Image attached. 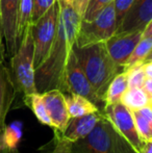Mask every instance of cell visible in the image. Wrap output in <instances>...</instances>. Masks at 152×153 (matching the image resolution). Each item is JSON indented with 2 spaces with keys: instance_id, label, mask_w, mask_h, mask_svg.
Listing matches in <instances>:
<instances>
[{
  "instance_id": "6da1fadb",
  "label": "cell",
  "mask_w": 152,
  "mask_h": 153,
  "mask_svg": "<svg viewBox=\"0 0 152 153\" xmlns=\"http://www.w3.org/2000/svg\"><path fill=\"white\" fill-rule=\"evenodd\" d=\"M59 6V24L48 57L36 69V87L38 93H45L53 89L65 94V68L70 52L75 44L80 17L67 2L57 0Z\"/></svg>"
},
{
  "instance_id": "7a4b0ae2",
  "label": "cell",
  "mask_w": 152,
  "mask_h": 153,
  "mask_svg": "<svg viewBox=\"0 0 152 153\" xmlns=\"http://www.w3.org/2000/svg\"><path fill=\"white\" fill-rule=\"evenodd\" d=\"M73 49L96 95L104 103V95L110 81L117 74L123 72V68L116 64L110 56L104 43H97L81 48L74 44Z\"/></svg>"
},
{
  "instance_id": "3957f363",
  "label": "cell",
  "mask_w": 152,
  "mask_h": 153,
  "mask_svg": "<svg viewBox=\"0 0 152 153\" xmlns=\"http://www.w3.org/2000/svg\"><path fill=\"white\" fill-rule=\"evenodd\" d=\"M104 116L85 137L74 142L71 153H136Z\"/></svg>"
},
{
  "instance_id": "277c9868",
  "label": "cell",
  "mask_w": 152,
  "mask_h": 153,
  "mask_svg": "<svg viewBox=\"0 0 152 153\" xmlns=\"http://www.w3.org/2000/svg\"><path fill=\"white\" fill-rule=\"evenodd\" d=\"M35 45H33L31 24L27 27L17 51L10 59V76L17 93H21L23 98L38 93L36 87Z\"/></svg>"
},
{
  "instance_id": "5b68a950",
  "label": "cell",
  "mask_w": 152,
  "mask_h": 153,
  "mask_svg": "<svg viewBox=\"0 0 152 153\" xmlns=\"http://www.w3.org/2000/svg\"><path fill=\"white\" fill-rule=\"evenodd\" d=\"M117 28L115 2L108 5L93 20H81L77 31L75 46L78 48L105 43L112 36H114Z\"/></svg>"
},
{
  "instance_id": "8992f818",
  "label": "cell",
  "mask_w": 152,
  "mask_h": 153,
  "mask_svg": "<svg viewBox=\"0 0 152 153\" xmlns=\"http://www.w3.org/2000/svg\"><path fill=\"white\" fill-rule=\"evenodd\" d=\"M59 6L55 3L41 17L36 23L31 24L33 45H35V69L39 68L48 57L53 41L56 36L59 24Z\"/></svg>"
},
{
  "instance_id": "52a82bcc",
  "label": "cell",
  "mask_w": 152,
  "mask_h": 153,
  "mask_svg": "<svg viewBox=\"0 0 152 153\" xmlns=\"http://www.w3.org/2000/svg\"><path fill=\"white\" fill-rule=\"evenodd\" d=\"M102 111L108 121L112 123L116 130L136 151L140 152L144 145V142L141 140L136 130L132 111L122 102L104 105Z\"/></svg>"
},
{
  "instance_id": "ba28073f",
  "label": "cell",
  "mask_w": 152,
  "mask_h": 153,
  "mask_svg": "<svg viewBox=\"0 0 152 153\" xmlns=\"http://www.w3.org/2000/svg\"><path fill=\"white\" fill-rule=\"evenodd\" d=\"M65 85L66 94L72 93V94L83 96L89 100H91L98 107L101 104L104 105V103L96 95L91 82L87 79L85 73L83 72L82 68H81L80 64L77 59L75 52H74V49H72V51L70 52L67 64H66ZM102 109H103V106H102Z\"/></svg>"
},
{
  "instance_id": "9c48e42d",
  "label": "cell",
  "mask_w": 152,
  "mask_h": 153,
  "mask_svg": "<svg viewBox=\"0 0 152 153\" xmlns=\"http://www.w3.org/2000/svg\"><path fill=\"white\" fill-rule=\"evenodd\" d=\"M152 20V0H134L121 20L115 33L142 31Z\"/></svg>"
},
{
  "instance_id": "30bf717a",
  "label": "cell",
  "mask_w": 152,
  "mask_h": 153,
  "mask_svg": "<svg viewBox=\"0 0 152 153\" xmlns=\"http://www.w3.org/2000/svg\"><path fill=\"white\" fill-rule=\"evenodd\" d=\"M20 0H0V19L1 31L6 45V50L10 55L17 51L18 41V15Z\"/></svg>"
},
{
  "instance_id": "8fae6325",
  "label": "cell",
  "mask_w": 152,
  "mask_h": 153,
  "mask_svg": "<svg viewBox=\"0 0 152 153\" xmlns=\"http://www.w3.org/2000/svg\"><path fill=\"white\" fill-rule=\"evenodd\" d=\"M142 38V31H134L130 33H115L104 44L110 56L124 70L126 61Z\"/></svg>"
},
{
  "instance_id": "7c38bea8",
  "label": "cell",
  "mask_w": 152,
  "mask_h": 153,
  "mask_svg": "<svg viewBox=\"0 0 152 153\" xmlns=\"http://www.w3.org/2000/svg\"><path fill=\"white\" fill-rule=\"evenodd\" d=\"M42 96L51 120L52 128L64 131L70 120L65 94L61 90L53 89L42 93Z\"/></svg>"
},
{
  "instance_id": "4fadbf2b",
  "label": "cell",
  "mask_w": 152,
  "mask_h": 153,
  "mask_svg": "<svg viewBox=\"0 0 152 153\" xmlns=\"http://www.w3.org/2000/svg\"><path fill=\"white\" fill-rule=\"evenodd\" d=\"M16 89L13 82L10 72L3 64L2 52L0 53V132L4 129L5 119L10 111L14 99L16 97Z\"/></svg>"
},
{
  "instance_id": "5bb4252c",
  "label": "cell",
  "mask_w": 152,
  "mask_h": 153,
  "mask_svg": "<svg viewBox=\"0 0 152 153\" xmlns=\"http://www.w3.org/2000/svg\"><path fill=\"white\" fill-rule=\"evenodd\" d=\"M102 117H103V111H98L96 113L81 117L70 118L65 130L63 131L64 137L72 143L82 139L93 130Z\"/></svg>"
},
{
  "instance_id": "9a60e30c",
  "label": "cell",
  "mask_w": 152,
  "mask_h": 153,
  "mask_svg": "<svg viewBox=\"0 0 152 153\" xmlns=\"http://www.w3.org/2000/svg\"><path fill=\"white\" fill-rule=\"evenodd\" d=\"M65 99L70 118L81 117L100 111L99 107L91 100L80 95L67 93L65 94Z\"/></svg>"
},
{
  "instance_id": "2e32d148",
  "label": "cell",
  "mask_w": 152,
  "mask_h": 153,
  "mask_svg": "<svg viewBox=\"0 0 152 153\" xmlns=\"http://www.w3.org/2000/svg\"><path fill=\"white\" fill-rule=\"evenodd\" d=\"M132 114L141 140L144 143L152 141V105H146Z\"/></svg>"
},
{
  "instance_id": "e0dca14e",
  "label": "cell",
  "mask_w": 152,
  "mask_h": 153,
  "mask_svg": "<svg viewBox=\"0 0 152 153\" xmlns=\"http://www.w3.org/2000/svg\"><path fill=\"white\" fill-rule=\"evenodd\" d=\"M127 89V75H126V71H123L116 75L114 79L110 81L104 95V105L121 102L122 97Z\"/></svg>"
},
{
  "instance_id": "ac0fdd59",
  "label": "cell",
  "mask_w": 152,
  "mask_h": 153,
  "mask_svg": "<svg viewBox=\"0 0 152 153\" xmlns=\"http://www.w3.org/2000/svg\"><path fill=\"white\" fill-rule=\"evenodd\" d=\"M121 102L131 111L151 104L148 96L142 88H128L122 97Z\"/></svg>"
},
{
  "instance_id": "d6986e66",
  "label": "cell",
  "mask_w": 152,
  "mask_h": 153,
  "mask_svg": "<svg viewBox=\"0 0 152 153\" xmlns=\"http://www.w3.org/2000/svg\"><path fill=\"white\" fill-rule=\"evenodd\" d=\"M23 101H24L25 105H27L33 111L37 119L42 124L52 127L51 120L49 118L48 111H47L46 105H45L44 99H43L41 93H35V94L29 95V96L23 98Z\"/></svg>"
},
{
  "instance_id": "ffe728a7",
  "label": "cell",
  "mask_w": 152,
  "mask_h": 153,
  "mask_svg": "<svg viewBox=\"0 0 152 153\" xmlns=\"http://www.w3.org/2000/svg\"><path fill=\"white\" fill-rule=\"evenodd\" d=\"M54 134L50 142L42 146L37 153H71L73 143L68 141L63 134V131L53 129Z\"/></svg>"
},
{
  "instance_id": "44dd1931",
  "label": "cell",
  "mask_w": 152,
  "mask_h": 153,
  "mask_svg": "<svg viewBox=\"0 0 152 153\" xmlns=\"http://www.w3.org/2000/svg\"><path fill=\"white\" fill-rule=\"evenodd\" d=\"M152 50V38H145L143 36L141 41L138 43L136 48L133 49L132 53L128 59L126 61V64L124 66V70L130 68L132 66H136L139 64H144L145 59L149 55V53Z\"/></svg>"
},
{
  "instance_id": "7402d4cb",
  "label": "cell",
  "mask_w": 152,
  "mask_h": 153,
  "mask_svg": "<svg viewBox=\"0 0 152 153\" xmlns=\"http://www.w3.org/2000/svg\"><path fill=\"white\" fill-rule=\"evenodd\" d=\"M33 0H20L18 15V41L20 44L24 32L31 23V16H33Z\"/></svg>"
},
{
  "instance_id": "603a6c76",
  "label": "cell",
  "mask_w": 152,
  "mask_h": 153,
  "mask_svg": "<svg viewBox=\"0 0 152 153\" xmlns=\"http://www.w3.org/2000/svg\"><path fill=\"white\" fill-rule=\"evenodd\" d=\"M21 139V124L14 123L10 126H5L0 137L1 148H17L19 141Z\"/></svg>"
},
{
  "instance_id": "cb8c5ba5",
  "label": "cell",
  "mask_w": 152,
  "mask_h": 153,
  "mask_svg": "<svg viewBox=\"0 0 152 153\" xmlns=\"http://www.w3.org/2000/svg\"><path fill=\"white\" fill-rule=\"evenodd\" d=\"M126 75H127V85L128 88H143L146 75L143 68V64H139L126 69Z\"/></svg>"
},
{
  "instance_id": "d4e9b609",
  "label": "cell",
  "mask_w": 152,
  "mask_h": 153,
  "mask_svg": "<svg viewBox=\"0 0 152 153\" xmlns=\"http://www.w3.org/2000/svg\"><path fill=\"white\" fill-rule=\"evenodd\" d=\"M113 2H115V0H90L89 4L87 6V10L85 12V15H83V18L81 20H93L106 6L110 5Z\"/></svg>"
},
{
  "instance_id": "484cf974",
  "label": "cell",
  "mask_w": 152,
  "mask_h": 153,
  "mask_svg": "<svg viewBox=\"0 0 152 153\" xmlns=\"http://www.w3.org/2000/svg\"><path fill=\"white\" fill-rule=\"evenodd\" d=\"M33 16H31V23H36L53 4L56 0H33Z\"/></svg>"
},
{
  "instance_id": "4316f807",
  "label": "cell",
  "mask_w": 152,
  "mask_h": 153,
  "mask_svg": "<svg viewBox=\"0 0 152 153\" xmlns=\"http://www.w3.org/2000/svg\"><path fill=\"white\" fill-rule=\"evenodd\" d=\"M134 0H115V10H116V17H117V24L126 10L129 8Z\"/></svg>"
},
{
  "instance_id": "83f0119b",
  "label": "cell",
  "mask_w": 152,
  "mask_h": 153,
  "mask_svg": "<svg viewBox=\"0 0 152 153\" xmlns=\"http://www.w3.org/2000/svg\"><path fill=\"white\" fill-rule=\"evenodd\" d=\"M64 1L67 2L77 13V15L80 17V19H82L90 0H64Z\"/></svg>"
},
{
  "instance_id": "f1b7e54d",
  "label": "cell",
  "mask_w": 152,
  "mask_h": 153,
  "mask_svg": "<svg viewBox=\"0 0 152 153\" xmlns=\"http://www.w3.org/2000/svg\"><path fill=\"white\" fill-rule=\"evenodd\" d=\"M142 89L144 90L145 93L147 94L149 100H150V103L152 104V79L151 78H146Z\"/></svg>"
},
{
  "instance_id": "f546056e",
  "label": "cell",
  "mask_w": 152,
  "mask_h": 153,
  "mask_svg": "<svg viewBox=\"0 0 152 153\" xmlns=\"http://www.w3.org/2000/svg\"><path fill=\"white\" fill-rule=\"evenodd\" d=\"M143 68H144L145 75H146L147 78L152 79V61L144 62V64H143Z\"/></svg>"
},
{
  "instance_id": "4dcf8cb0",
  "label": "cell",
  "mask_w": 152,
  "mask_h": 153,
  "mask_svg": "<svg viewBox=\"0 0 152 153\" xmlns=\"http://www.w3.org/2000/svg\"><path fill=\"white\" fill-rule=\"evenodd\" d=\"M143 36H145V38H152V20L148 23V25L143 30Z\"/></svg>"
},
{
  "instance_id": "1f68e13d",
  "label": "cell",
  "mask_w": 152,
  "mask_h": 153,
  "mask_svg": "<svg viewBox=\"0 0 152 153\" xmlns=\"http://www.w3.org/2000/svg\"><path fill=\"white\" fill-rule=\"evenodd\" d=\"M140 152L141 153H152V141L145 142L142 147V150H141Z\"/></svg>"
},
{
  "instance_id": "d6a6232c",
  "label": "cell",
  "mask_w": 152,
  "mask_h": 153,
  "mask_svg": "<svg viewBox=\"0 0 152 153\" xmlns=\"http://www.w3.org/2000/svg\"><path fill=\"white\" fill-rule=\"evenodd\" d=\"M0 153H20L19 150L17 148H13V149H10V148H0Z\"/></svg>"
},
{
  "instance_id": "836d02e7",
  "label": "cell",
  "mask_w": 152,
  "mask_h": 153,
  "mask_svg": "<svg viewBox=\"0 0 152 153\" xmlns=\"http://www.w3.org/2000/svg\"><path fill=\"white\" fill-rule=\"evenodd\" d=\"M1 40H2V31H1V19H0V53H1V51H2Z\"/></svg>"
},
{
  "instance_id": "e575fe53",
  "label": "cell",
  "mask_w": 152,
  "mask_h": 153,
  "mask_svg": "<svg viewBox=\"0 0 152 153\" xmlns=\"http://www.w3.org/2000/svg\"><path fill=\"white\" fill-rule=\"evenodd\" d=\"M151 61H152V50H151V52L149 53L148 56H147V59H145V62H151Z\"/></svg>"
},
{
  "instance_id": "d590c367",
  "label": "cell",
  "mask_w": 152,
  "mask_h": 153,
  "mask_svg": "<svg viewBox=\"0 0 152 153\" xmlns=\"http://www.w3.org/2000/svg\"><path fill=\"white\" fill-rule=\"evenodd\" d=\"M0 137H1V132H0ZM0 148H1V145H0Z\"/></svg>"
},
{
  "instance_id": "8d00e7d4",
  "label": "cell",
  "mask_w": 152,
  "mask_h": 153,
  "mask_svg": "<svg viewBox=\"0 0 152 153\" xmlns=\"http://www.w3.org/2000/svg\"><path fill=\"white\" fill-rule=\"evenodd\" d=\"M151 105H152V104H151Z\"/></svg>"
},
{
  "instance_id": "74e56055",
  "label": "cell",
  "mask_w": 152,
  "mask_h": 153,
  "mask_svg": "<svg viewBox=\"0 0 152 153\" xmlns=\"http://www.w3.org/2000/svg\"></svg>"
}]
</instances>
